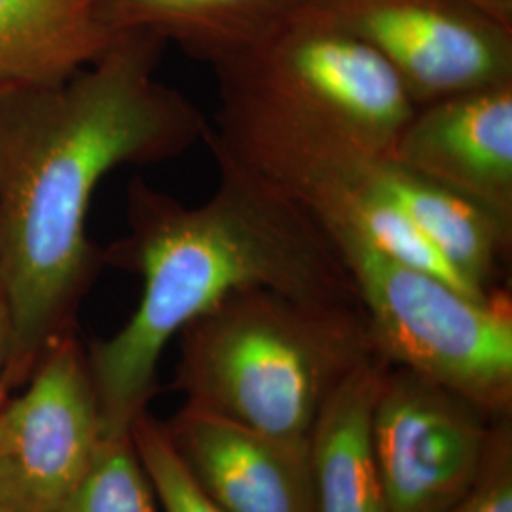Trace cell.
<instances>
[{
    "mask_svg": "<svg viewBox=\"0 0 512 512\" xmlns=\"http://www.w3.org/2000/svg\"><path fill=\"white\" fill-rule=\"evenodd\" d=\"M165 42L120 33L80 71L0 93V283L10 317L6 380L31 376L105 264L88 236L93 194L124 165L173 160L209 120L156 73Z\"/></svg>",
    "mask_w": 512,
    "mask_h": 512,
    "instance_id": "1",
    "label": "cell"
},
{
    "mask_svg": "<svg viewBox=\"0 0 512 512\" xmlns=\"http://www.w3.org/2000/svg\"><path fill=\"white\" fill-rule=\"evenodd\" d=\"M2 399H4V391H2V393H0V404H2Z\"/></svg>",
    "mask_w": 512,
    "mask_h": 512,
    "instance_id": "22",
    "label": "cell"
},
{
    "mask_svg": "<svg viewBox=\"0 0 512 512\" xmlns=\"http://www.w3.org/2000/svg\"><path fill=\"white\" fill-rule=\"evenodd\" d=\"M209 133L230 154L283 190L327 232L363 239L476 298L404 215L389 190L391 158L346 135L270 110L220 103Z\"/></svg>",
    "mask_w": 512,
    "mask_h": 512,
    "instance_id": "6",
    "label": "cell"
},
{
    "mask_svg": "<svg viewBox=\"0 0 512 512\" xmlns=\"http://www.w3.org/2000/svg\"><path fill=\"white\" fill-rule=\"evenodd\" d=\"M0 512H16V511H14V509H12V507H10V505H8V503H6V501H4V499H2V497H0Z\"/></svg>",
    "mask_w": 512,
    "mask_h": 512,
    "instance_id": "21",
    "label": "cell"
},
{
    "mask_svg": "<svg viewBox=\"0 0 512 512\" xmlns=\"http://www.w3.org/2000/svg\"><path fill=\"white\" fill-rule=\"evenodd\" d=\"M492 18L512 27V0H469Z\"/></svg>",
    "mask_w": 512,
    "mask_h": 512,
    "instance_id": "20",
    "label": "cell"
},
{
    "mask_svg": "<svg viewBox=\"0 0 512 512\" xmlns=\"http://www.w3.org/2000/svg\"><path fill=\"white\" fill-rule=\"evenodd\" d=\"M389 190L421 236L476 293L505 289L503 277L512 255V222L406 171L393 160Z\"/></svg>",
    "mask_w": 512,
    "mask_h": 512,
    "instance_id": "14",
    "label": "cell"
},
{
    "mask_svg": "<svg viewBox=\"0 0 512 512\" xmlns=\"http://www.w3.org/2000/svg\"><path fill=\"white\" fill-rule=\"evenodd\" d=\"M219 183L186 205L135 177L128 186V234L105 262L143 279L128 323L88 355L103 439L124 437L143 414L165 346L184 327L249 289L310 302L359 304L329 234L308 211L205 133Z\"/></svg>",
    "mask_w": 512,
    "mask_h": 512,
    "instance_id": "2",
    "label": "cell"
},
{
    "mask_svg": "<svg viewBox=\"0 0 512 512\" xmlns=\"http://www.w3.org/2000/svg\"><path fill=\"white\" fill-rule=\"evenodd\" d=\"M188 406L277 439L308 442L330 393L380 355L361 304L270 289L232 294L179 334Z\"/></svg>",
    "mask_w": 512,
    "mask_h": 512,
    "instance_id": "3",
    "label": "cell"
},
{
    "mask_svg": "<svg viewBox=\"0 0 512 512\" xmlns=\"http://www.w3.org/2000/svg\"><path fill=\"white\" fill-rule=\"evenodd\" d=\"M401 78L416 109L512 82V27L469 0H317Z\"/></svg>",
    "mask_w": 512,
    "mask_h": 512,
    "instance_id": "9",
    "label": "cell"
},
{
    "mask_svg": "<svg viewBox=\"0 0 512 512\" xmlns=\"http://www.w3.org/2000/svg\"><path fill=\"white\" fill-rule=\"evenodd\" d=\"M450 512H512V429L497 418L482 471L473 490Z\"/></svg>",
    "mask_w": 512,
    "mask_h": 512,
    "instance_id": "18",
    "label": "cell"
},
{
    "mask_svg": "<svg viewBox=\"0 0 512 512\" xmlns=\"http://www.w3.org/2000/svg\"><path fill=\"white\" fill-rule=\"evenodd\" d=\"M112 37L93 0H0V93L71 76Z\"/></svg>",
    "mask_w": 512,
    "mask_h": 512,
    "instance_id": "15",
    "label": "cell"
},
{
    "mask_svg": "<svg viewBox=\"0 0 512 512\" xmlns=\"http://www.w3.org/2000/svg\"><path fill=\"white\" fill-rule=\"evenodd\" d=\"M211 67L220 103L325 126L385 156L416 112L384 57L317 0Z\"/></svg>",
    "mask_w": 512,
    "mask_h": 512,
    "instance_id": "5",
    "label": "cell"
},
{
    "mask_svg": "<svg viewBox=\"0 0 512 512\" xmlns=\"http://www.w3.org/2000/svg\"><path fill=\"white\" fill-rule=\"evenodd\" d=\"M55 512H160L131 433L103 439L90 469Z\"/></svg>",
    "mask_w": 512,
    "mask_h": 512,
    "instance_id": "16",
    "label": "cell"
},
{
    "mask_svg": "<svg viewBox=\"0 0 512 512\" xmlns=\"http://www.w3.org/2000/svg\"><path fill=\"white\" fill-rule=\"evenodd\" d=\"M389 158L512 222V82L418 107Z\"/></svg>",
    "mask_w": 512,
    "mask_h": 512,
    "instance_id": "10",
    "label": "cell"
},
{
    "mask_svg": "<svg viewBox=\"0 0 512 512\" xmlns=\"http://www.w3.org/2000/svg\"><path fill=\"white\" fill-rule=\"evenodd\" d=\"M165 431L220 512H315L310 440L270 437L188 404Z\"/></svg>",
    "mask_w": 512,
    "mask_h": 512,
    "instance_id": "11",
    "label": "cell"
},
{
    "mask_svg": "<svg viewBox=\"0 0 512 512\" xmlns=\"http://www.w3.org/2000/svg\"><path fill=\"white\" fill-rule=\"evenodd\" d=\"M387 366L374 355L323 404L310 435L315 512H391L372 450V408Z\"/></svg>",
    "mask_w": 512,
    "mask_h": 512,
    "instance_id": "12",
    "label": "cell"
},
{
    "mask_svg": "<svg viewBox=\"0 0 512 512\" xmlns=\"http://www.w3.org/2000/svg\"><path fill=\"white\" fill-rule=\"evenodd\" d=\"M495 420L452 389L387 363L370 433L389 511H454L480 476Z\"/></svg>",
    "mask_w": 512,
    "mask_h": 512,
    "instance_id": "7",
    "label": "cell"
},
{
    "mask_svg": "<svg viewBox=\"0 0 512 512\" xmlns=\"http://www.w3.org/2000/svg\"><path fill=\"white\" fill-rule=\"evenodd\" d=\"M8 359H10V317H8L6 296H4L2 283H0V393L8 385V380H6Z\"/></svg>",
    "mask_w": 512,
    "mask_h": 512,
    "instance_id": "19",
    "label": "cell"
},
{
    "mask_svg": "<svg viewBox=\"0 0 512 512\" xmlns=\"http://www.w3.org/2000/svg\"><path fill=\"white\" fill-rule=\"evenodd\" d=\"M353 281L376 351L473 401L492 418L512 408V298H476L363 239L329 234Z\"/></svg>",
    "mask_w": 512,
    "mask_h": 512,
    "instance_id": "4",
    "label": "cell"
},
{
    "mask_svg": "<svg viewBox=\"0 0 512 512\" xmlns=\"http://www.w3.org/2000/svg\"><path fill=\"white\" fill-rule=\"evenodd\" d=\"M103 442L88 355L73 336L55 342L27 389L0 406V497L16 512H55Z\"/></svg>",
    "mask_w": 512,
    "mask_h": 512,
    "instance_id": "8",
    "label": "cell"
},
{
    "mask_svg": "<svg viewBox=\"0 0 512 512\" xmlns=\"http://www.w3.org/2000/svg\"><path fill=\"white\" fill-rule=\"evenodd\" d=\"M137 450L162 512H220L194 484L177 456L165 427L143 414L131 425Z\"/></svg>",
    "mask_w": 512,
    "mask_h": 512,
    "instance_id": "17",
    "label": "cell"
},
{
    "mask_svg": "<svg viewBox=\"0 0 512 512\" xmlns=\"http://www.w3.org/2000/svg\"><path fill=\"white\" fill-rule=\"evenodd\" d=\"M315 0H93L110 35L150 33L215 65Z\"/></svg>",
    "mask_w": 512,
    "mask_h": 512,
    "instance_id": "13",
    "label": "cell"
}]
</instances>
